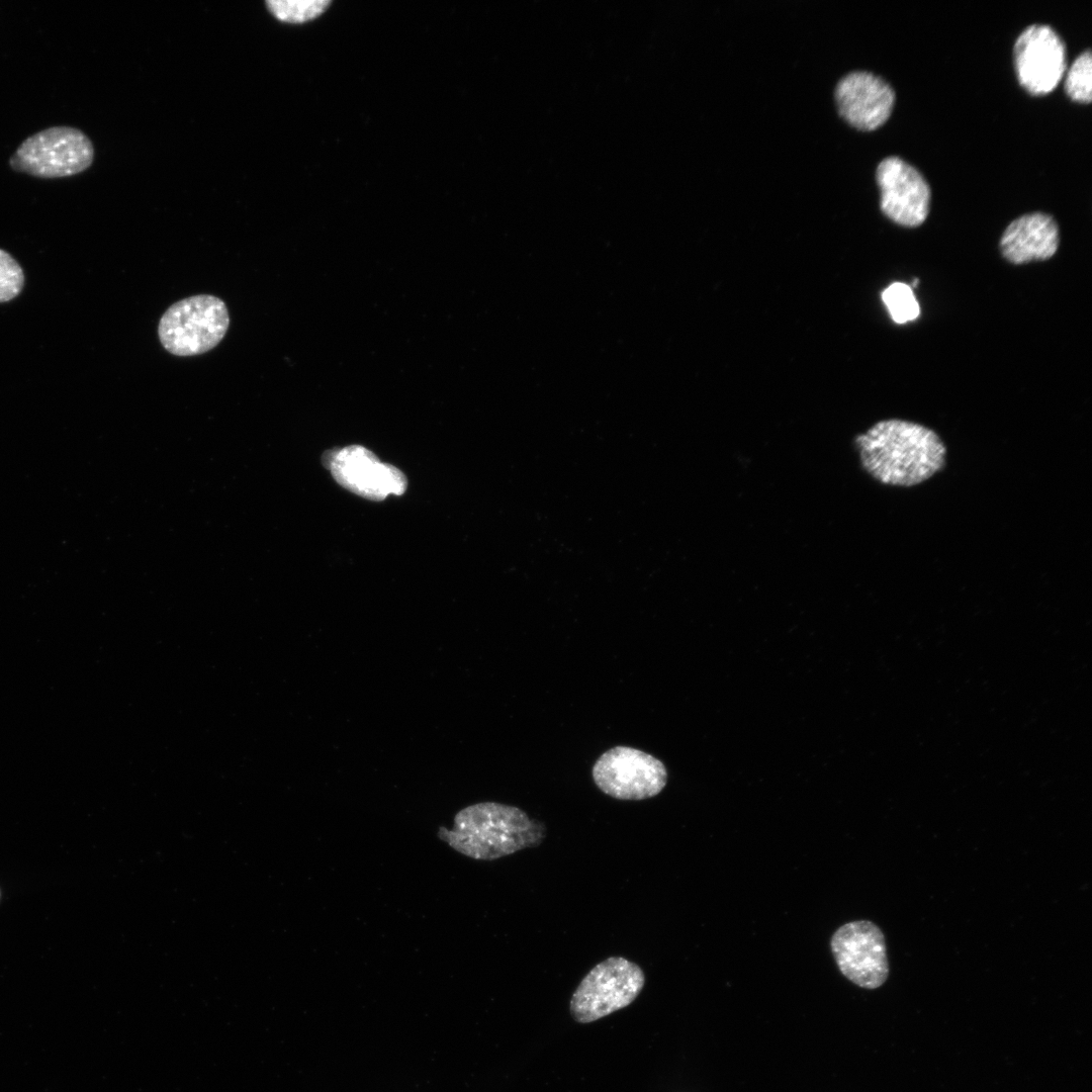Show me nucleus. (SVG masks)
<instances>
[{
  "label": "nucleus",
  "mask_w": 1092,
  "mask_h": 1092,
  "mask_svg": "<svg viewBox=\"0 0 1092 1092\" xmlns=\"http://www.w3.org/2000/svg\"><path fill=\"white\" fill-rule=\"evenodd\" d=\"M862 469L884 485L911 487L946 466V447L932 429L900 419L883 420L854 439Z\"/></svg>",
  "instance_id": "f257e3e1"
},
{
  "label": "nucleus",
  "mask_w": 1092,
  "mask_h": 1092,
  "mask_svg": "<svg viewBox=\"0 0 1092 1092\" xmlns=\"http://www.w3.org/2000/svg\"><path fill=\"white\" fill-rule=\"evenodd\" d=\"M438 836L466 856L493 860L539 846L546 826L518 807L483 802L461 810L453 830L440 827Z\"/></svg>",
  "instance_id": "f03ea898"
},
{
  "label": "nucleus",
  "mask_w": 1092,
  "mask_h": 1092,
  "mask_svg": "<svg viewBox=\"0 0 1092 1092\" xmlns=\"http://www.w3.org/2000/svg\"><path fill=\"white\" fill-rule=\"evenodd\" d=\"M230 325L225 303L210 294H198L172 304L162 315L158 336L175 356H194L213 349Z\"/></svg>",
  "instance_id": "7ed1b4c3"
},
{
  "label": "nucleus",
  "mask_w": 1092,
  "mask_h": 1092,
  "mask_svg": "<svg viewBox=\"0 0 1092 1092\" xmlns=\"http://www.w3.org/2000/svg\"><path fill=\"white\" fill-rule=\"evenodd\" d=\"M645 984L642 969L623 957H610L596 965L580 981L570 1000V1013L589 1023L630 1005Z\"/></svg>",
  "instance_id": "20e7f679"
},
{
  "label": "nucleus",
  "mask_w": 1092,
  "mask_h": 1092,
  "mask_svg": "<svg viewBox=\"0 0 1092 1092\" xmlns=\"http://www.w3.org/2000/svg\"><path fill=\"white\" fill-rule=\"evenodd\" d=\"M93 159V144L83 131L71 126H53L24 140L9 164L16 172L39 178H62L84 172Z\"/></svg>",
  "instance_id": "39448f33"
},
{
  "label": "nucleus",
  "mask_w": 1092,
  "mask_h": 1092,
  "mask_svg": "<svg viewBox=\"0 0 1092 1092\" xmlns=\"http://www.w3.org/2000/svg\"><path fill=\"white\" fill-rule=\"evenodd\" d=\"M592 775L604 794L625 801L652 798L667 782L666 768L658 758L622 745L605 751L595 762Z\"/></svg>",
  "instance_id": "423d86ee"
},
{
  "label": "nucleus",
  "mask_w": 1092,
  "mask_h": 1092,
  "mask_svg": "<svg viewBox=\"0 0 1092 1092\" xmlns=\"http://www.w3.org/2000/svg\"><path fill=\"white\" fill-rule=\"evenodd\" d=\"M830 948L841 974L866 989L881 987L889 976L884 933L869 920L847 922L830 939Z\"/></svg>",
  "instance_id": "0eeeda50"
},
{
  "label": "nucleus",
  "mask_w": 1092,
  "mask_h": 1092,
  "mask_svg": "<svg viewBox=\"0 0 1092 1092\" xmlns=\"http://www.w3.org/2000/svg\"><path fill=\"white\" fill-rule=\"evenodd\" d=\"M323 463L340 485L368 499L400 495L407 486L406 477L398 468L381 462L360 445L326 452Z\"/></svg>",
  "instance_id": "6e6552de"
},
{
  "label": "nucleus",
  "mask_w": 1092,
  "mask_h": 1092,
  "mask_svg": "<svg viewBox=\"0 0 1092 1092\" xmlns=\"http://www.w3.org/2000/svg\"><path fill=\"white\" fill-rule=\"evenodd\" d=\"M1015 70L1021 85L1033 94L1053 90L1066 69V48L1048 24L1025 27L1014 43Z\"/></svg>",
  "instance_id": "1a4fd4ad"
},
{
  "label": "nucleus",
  "mask_w": 1092,
  "mask_h": 1092,
  "mask_svg": "<svg viewBox=\"0 0 1092 1092\" xmlns=\"http://www.w3.org/2000/svg\"><path fill=\"white\" fill-rule=\"evenodd\" d=\"M881 209L904 226H917L927 217L930 188L923 175L900 157L883 159L876 172Z\"/></svg>",
  "instance_id": "9d476101"
},
{
  "label": "nucleus",
  "mask_w": 1092,
  "mask_h": 1092,
  "mask_svg": "<svg viewBox=\"0 0 1092 1092\" xmlns=\"http://www.w3.org/2000/svg\"><path fill=\"white\" fill-rule=\"evenodd\" d=\"M835 100L841 116L860 129H874L889 117L895 101L892 86L868 71H852L835 88Z\"/></svg>",
  "instance_id": "9b49d317"
},
{
  "label": "nucleus",
  "mask_w": 1092,
  "mask_h": 1092,
  "mask_svg": "<svg viewBox=\"0 0 1092 1092\" xmlns=\"http://www.w3.org/2000/svg\"><path fill=\"white\" fill-rule=\"evenodd\" d=\"M1060 233L1054 217L1041 211L1022 214L1012 220L1000 239L1002 256L1019 265L1053 257L1059 247Z\"/></svg>",
  "instance_id": "f8f14e48"
},
{
  "label": "nucleus",
  "mask_w": 1092,
  "mask_h": 1092,
  "mask_svg": "<svg viewBox=\"0 0 1092 1092\" xmlns=\"http://www.w3.org/2000/svg\"><path fill=\"white\" fill-rule=\"evenodd\" d=\"M268 11L279 21L301 24L314 20L332 5L330 0H267Z\"/></svg>",
  "instance_id": "ddd939ff"
},
{
  "label": "nucleus",
  "mask_w": 1092,
  "mask_h": 1092,
  "mask_svg": "<svg viewBox=\"0 0 1092 1092\" xmlns=\"http://www.w3.org/2000/svg\"><path fill=\"white\" fill-rule=\"evenodd\" d=\"M882 300L896 324H905L918 317L920 307L912 288L903 282H894L882 291Z\"/></svg>",
  "instance_id": "4468645a"
},
{
  "label": "nucleus",
  "mask_w": 1092,
  "mask_h": 1092,
  "mask_svg": "<svg viewBox=\"0 0 1092 1092\" xmlns=\"http://www.w3.org/2000/svg\"><path fill=\"white\" fill-rule=\"evenodd\" d=\"M1065 89L1074 100L1089 102L1092 90V55L1088 49L1082 52L1068 69Z\"/></svg>",
  "instance_id": "2eb2a0df"
},
{
  "label": "nucleus",
  "mask_w": 1092,
  "mask_h": 1092,
  "mask_svg": "<svg viewBox=\"0 0 1092 1092\" xmlns=\"http://www.w3.org/2000/svg\"><path fill=\"white\" fill-rule=\"evenodd\" d=\"M24 273L19 263L0 249V303L17 297L24 286Z\"/></svg>",
  "instance_id": "dca6fc26"
},
{
  "label": "nucleus",
  "mask_w": 1092,
  "mask_h": 1092,
  "mask_svg": "<svg viewBox=\"0 0 1092 1092\" xmlns=\"http://www.w3.org/2000/svg\"><path fill=\"white\" fill-rule=\"evenodd\" d=\"M918 282H919V281H918V279H917V278H915V279H914V280L912 281V286H913V287H917V285H918Z\"/></svg>",
  "instance_id": "f3484780"
},
{
  "label": "nucleus",
  "mask_w": 1092,
  "mask_h": 1092,
  "mask_svg": "<svg viewBox=\"0 0 1092 1092\" xmlns=\"http://www.w3.org/2000/svg\"><path fill=\"white\" fill-rule=\"evenodd\" d=\"M0 898H1V891H0Z\"/></svg>",
  "instance_id": "a211bd4d"
}]
</instances>
